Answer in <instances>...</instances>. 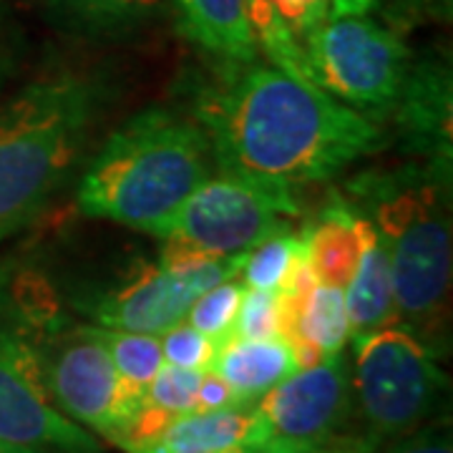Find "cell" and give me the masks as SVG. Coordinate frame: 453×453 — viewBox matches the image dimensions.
Returning <instances> with one entry per match:
<instances>
[{
    "label": "cell",
    "mask_w": 453,
    "mask_h": 453,
    "mask_svg": "<svg viewBox=\"0 0 453 453\" xmlns=\"http://www.w3.org/2000/svg\"><path fill=\"white\" fill-rule=\"evenodd\" d=\"M192 119L222 174L285 187L330 181L380 151V124L277 65H222L196 88Z\"/></svg>",
    "instance_id": "1"
},
{
    "label": "cell",
    "mask_w": 453,
    "mask_h": 453,
    "mask_svg": "<svg viewBox=\"0 0 453 453\" xmlns=\"http://www.w3.org/2000/svg\"><path fill=\"white\" fill-rule=\"evenodd\" d=\"M106 91L94 73L64 68L0 106V242L31 225L81 166Z\"/></svg>",
    "instance_id": "2"
},
{
    "label": "cell",
    "mask_w": 453,
    "mask_h": 453,
    "mask_svg": "<svg viewBox=\"0 0 453 453\" xmlns=\"http://www.w3.org/2000/svg\"><path fill=\"white\" fill-rule=\"evenodd\" d=\"M214 166L210 139L195 119L146 109L104 142L83 172L76 199L88 217L162 237Z\"/></svg>",
    "instance_id": "3"
},
{
    "label": "cell",
    "mask_w": 453,
    "mask_h": 453,
    "mask_svg": "<svg viewBox=\"0 0 453 453\" xmlns=\"http://www.w3.org/2000/svg\"><path fill=\"white\" fill-rule=\"evenodd\" d=\"M451 172L436 166L360 177L353 192L388 252L398 325L438 357L449 345L451 315Z\"/></svg>",
    "instance_id": "4"
},
{
    "label": "cell",
    "mask_w": 453,
    "mask_h": 453,
    "mask_svg": "<svg viewBox=\"0 0 453 453\" xmlns=\"http://www.w3.org/2000/svg\"><path fill=\"white\" fill-rule=\"evenodd\" d=\"M300 46L310 81L378 124L395 109L413 65L398 31L365 13L323 18Z\"/></svg>",
    "instance_id": "5"
},
{
    "label": "cell",
    "mask_w": 453,
    "mask_h": 453,
    "mask_svg": "<svg viewBox=\"0 0 453 453\" xmlns=\"http://www.w3.org/2000/svg\"><path fill=\"white\" fill-rule=\"evenodd\" d=\"M353 395L372 451L431 418L449 388L438 356L403 325H390L353 340Z\"/></svg>",
    "instance_id": "6"
},
{
    "label": "cell",
    "mask_w": 453,
    "mask_h": 453,
    "mask_svg": "<svg viewBox=\"0 0 453 453\" xmlns=\"http://www.w3.org/2000/svg\"><path fill=\"white\" fill-rule=\"evenodd\" d=\"M244 257L247 252L202 255L166 244L157 262H142L109 288L83 292L76 308L101 327L162 335L187 318L202 292L240 275Z\"/></svg>",
    "instance_id": "7"
},
{
    "label": "cell",
    "mask_w": 453,
    "mask_h": 453,
    "mask_svg": "<svg viewBox=\"0 0 453 453\" xmlns=\"http://www.w3.org/2000/svg\"><path fill=\"white\" fill-rule=\"evenodd\" d=\"M300 214L292 187L219 174L189 196L159 240L202 255H237L290 232Z\"/></svg>",
    "instance_id": "8"
},
{
    "label": "cell",
    "mask_w": 453,
    "mask_h": 453,
    "mask_svg": "<svg viewBox=\"0 0 453 453\" xmlns=\"http://www.w3.org/2000/svg\"><path fill=\"white\" fill-rule=\"evenodd\" d=\"M353 411L348 360L325 357L297 368L252 403V451L308 453L338 443Z\"/></svg>",
    "instance_id": "9"
},
{
    "label": "cell",
    "mask_w": 453,
    "mask_h": 453,
    "mask_svg": "<svg viewBox=\"0 0 453 453\" xmlns=\"http://www.w3.org/2000/svg\"><path fill=\"white\" fill-rule=\"evenodd\" d=\"M41 360L50 395L71 421L111 443L129 431L144 403V393L131 388L119 375L88 325L71 327L58 340H50L49 353H41Z\"/></svg>",
    "instance_id": "10"
},
{
    "label": "cell",
    "mask_w": 453,
    "mask_h": 453,
    "mask_svg": "<svg viewBox=\"0 0 453 453\" xmlns=\"http://www.w3.org/2000/svg\"><path fill=\"white\" fill-rule=\"evenodd\" d=\"M0 441L35 453H104L50 395L41 350L20 327H0Z\"/></svg>",
    "instance_id": "11"
},
{
    "label": "cell",
    "mask_w": 453,
    "mask_h": 453,
    "mask_svg": "<svg viewBox=\"0 0 453 453\" xmlns=\"http://www.w3.org/2000/svg\"><path fill=\"white\" fill-rule=\"evenodd\" d=\"M403 144L451 172V68L443 61H413L395 104Z\"/></svg>",
    "instance_id": "12"
},
{
    "label": "cell",
    "mask_w": 453,
    "mask_h": 453,
    "mask_svg": "<svg viewBox=\"0 0 453 453\" xmlns=\"http://www.w3.org/2000/svg\"><path fill=\"white\" fill-rule=\"evenodd\" d=\"M179 33L219 65H242L259 58V43L247 0H172Z\"/></svg>",
    "instance_id": "13"
},
{
    "label": "cell",
    "mask_w": 453,
    "mask_h": 453,
    "mask_svg": "<svg viewBox=\"0 0 453 453\" xmlns=\"http://www.w3.org/2000/svg\"><path fill=\"white\" fill-rule=\"evenodd\" d=\"M365 225V214H357L356 207L335 199L303 229L300 240L305 247V259L320 285L338 290L350 285L363 255Z\"/></svg>",
    "instance_id": "14"
},
{
    "label": "cell",
    "mask_w": 453,
    "mask_h": 453,
    "mask_svg": "<svg viewBox=\"0 0 453 453\" xmlns=\"http://www.w3.org/2000/svg\"><path fill=\"white\" fill-rule=\"evenodd\" d=\"M210 371L234 390L237 403L252 405L259 395L297 371V360L285 338H226L217 345Z\"/></svg>",
    "instance_id": "15"
},
{
    "label": "cell",
    "mask_w": 453,
    "mask_h": 453,
    "mask_svg": "<svg viewBox=\"0 0 453 453\" xmlns=\"http://www.w3.org/2000/svg\"><path fill=\"white\" fill-rule=\"evenodd\" d=\"M252 405H232L222 411H195L166 423L159 436L134 446L127 453H214L250 449Z\"/></svg>",
    "instance_id": "16"
},
{
    "label": "cell",
    "mask_w": 453,
    "mask_h": 453,
    "mask_svg": "<svg viewBox=\"0 0 453 453\" xmlns=\"http://www.w3.org/2000/svg\"><path fill=\"white\" fill-rule=\"evenodd\" d=\"M58 31L104 41L142 31L166 8V0H35Z\"/></svg>",
    "instance_id": "17"
},
{
    "label": "cell",
    "mask_w": 453,
    "mask_h": 453,
    "mask_svg": "<svg viewBox=\"0 0 453 453\" xmlns=\"http://www.w3.org/2000/svg\"><path fill=\"white\" fill-rule=\"evenodd\" d=\"M345 308L350 318V340L398 325L388 252L371 219L365 225V242L356 275L345 288Z\"/></svg>",
    "instance_id": "18"
},
{
    "label": "cell",
    "mask_w": 453,
    "mask_h": 453,
    "mask_svg": "<svg viewBox=\"0 0 453 453\" xmlns=\"http://www.w3.org/2000/svg\"><path fill=\"white\" fill-rule=\"evenodd\" d=\"M91 335L106 348L113 368L129 383L131 388L144 393L146 386L164 365L162 340L149 333H131V330H113L101 325H88Z\"/></svg>",
    "instance_id": "19"
},
{
    "label": "cell",
    "mask_w": 453,
    "mask_h": 453,
    "mask_svg": "<svg viewBox=\"0 0 453 453\" xmlns=\"http://www.w3.org/2000/svg\"><path fill=\"white\" fill-rule=\"evenodd\" d=\"M303 259H305V247L300 234L282 232L275 237H267L265 242H259L247 252L240 277L244 288L277 292Z\"/></svg>",
    "instance_id": "20"
},
{
    "label": "cell",
    "mask_w": 453,
    "mask_h": 453,
    "mask_svg": "<svg viewBox=\"0 0 453 453\" xmlns=\"http://www.w3.org/2000/svg\"><path fill=\"white\" fill-rule=\"evenodd\" d=\"M242 295V277L234 275L229 280H222L196 297L184 320L196 327L199 333H204L207 338L214 340V345H219L222 340L232 338V325L237 318Z\"/></svg>",
    "instance_id": "21"
},
{
    "label": "cell",
    "mask_w": 453,
    "mask_h": 453,
    "mask_svg": "<svg viewBox=\"0 0 453 453\" xmlns=\"http://www.w3.org/2000/svg\"><path fill=\"white\" fill-rule=\"evenodd\" d=\"M204 371H189L164 363L154 380L144 390V405L157 408L169 418H177L184 413L196 411V390Z\"/></svg>",
    "instance_id": "22"
},
{
    "label": "cell",
    "mask_w": 453,
    "mask_h": 453,
    "mask_svg": "<svg viewBox=\"0 0 453 453\" xmlns=\"http://www.w3.org/2000/svg\"><path fill=\"white\" fill-rule=\"evenodd\" d=\"M232 338L270 340L280 335V297L273 290L244 288L242 303L232 325Z\"/></svg>",
    "instance_id": "23"
},
{
    "label": "cell",
    "mask_w": 453,
    "mask_h": 453,
    "mask_svg": "<svg viewBox=\"0 0 453 453\" xmlns=\"http://www.w3.org/2000/svg\"><path fill=\"white\" fill-rule=\"evenodd\" d=\"M159 340H162L164 363L189 368V371H207L211 365L214 350H217L214 340L199 333L187 320L169 327L166 333L159 335Z\"/></svg>",
    "instance_id": "24"
},
{
    "label": "cell",
    "mask_w": 453,
    "mask_h": 453,
    "mask_svg": "<svg viewBox=\"0 0 453 453\" xmlns=\"http://www.w3.org/2000/svg\"><path fill=\"white\" fill-rule=\"evenodd\" d=\"M451 8V0H333V11L330 16L335 13H388V16L403 18L416 13V11H431V8Z\"/></svg>",
    "instance_id": "25"
},
{
    "label": "cell",
    "mask_w": 453,
    "mask_h": 453,
    "mask_svg": "<svg viewBox=\"0 0 453 453\" xmlns=\"http://www.w3.org/2000/svg\"><path fill=\"white\" fill-rule=\"evenodd\" d=\"M265 3L297 35V41L303 33L330 16L333 11V0H265Z\"/></svg>",
    "instance_id": "26"
},
{
    "label": "cell",
    "mask_w": 453,
    "mask_h": 453,
    "mask_svg": "<svg viewBox=\"0 0 453 453\" xmlns=\"http://www.w3.org/2000/svg\"><path fill=\"white\" fill-rule=\"evenodd\" d=\"M383 453H453L451 426L449 421H438L426 428H416L395 438V443Z\"/></svg>",
    "instance_id": "27"
},
{
    "label": "cell",
    "mask_w": 453,
    "mask_h": 453,
    "mask_svg": "<svg viewBox=\"0 0 453 453\" xmlns=\"http://www.w3.org/2000/svg\"><path fill=\"white\" fill-rule=\"evenodd\" d=\"M237 403L234 390L225 383V378H219L214 371L202 372L199 380V390H196V411H222V408H232Z\"/></svg>",
    "instance_id": "28"
},
{
    "label": "cell",
    "mask_w": 453,
    "mask_h": 453,
    "mask_svg": "<svg viewBox=\"0 0 453 453\" xmlns=\"http://www.w3.org/2000/svg\"><path fill=\"white\" fill-rule=\"evenodd\" d=\"M13 53H16V43L11 35V23H8V0H0V86L11 76Z\"/></svg>",
    "instance_id": "29"
},
{
    "label": "cell",
    "mask_w": 453,
    "mask_h": 453,
    "mask_svg": "<svg viewBox=\"0 0 453 453\" xmlns=\"http://www.w3.org/2000/svg\"><path fill=\"white\" fill-rule=\"evenodd\" d=\"M308 453H375L368 446V441L365 438H357V441H342L340 438L338 443H333V446H325V449H318V451H308Z\"/></svg>",
    "instance_id": "30"
},
{
    "label": "cell",
    "mask_w": 453,
    "mask_h": 453,
    "mask_svg": "<svg viewBox=\"0 0 453 453\" xmlns=\"http://www.w3.org/2000/svg\"><path fill=\"white\" fill-rule=\"evenodd\" d=\"M0 453H35L31 449H23V446H13V443H5L0 441Z\"/></svg>",
    "instance_id": "31"
},
{
    "label": "cell",
    "mask_w": 453,
    "mask_h": 453,
    "mask_svg": "<svg viewBox=\"0 0 453 453\" xmlns=\"http://www.w3.org/2000/svg\"><path fill=\"white\" fill-rule=\"evenodd\" d=\"M214 453H262V451H252V449H226V451H214Z\"/></svg>",
    "instance_id": "32"
}]
</instances>
